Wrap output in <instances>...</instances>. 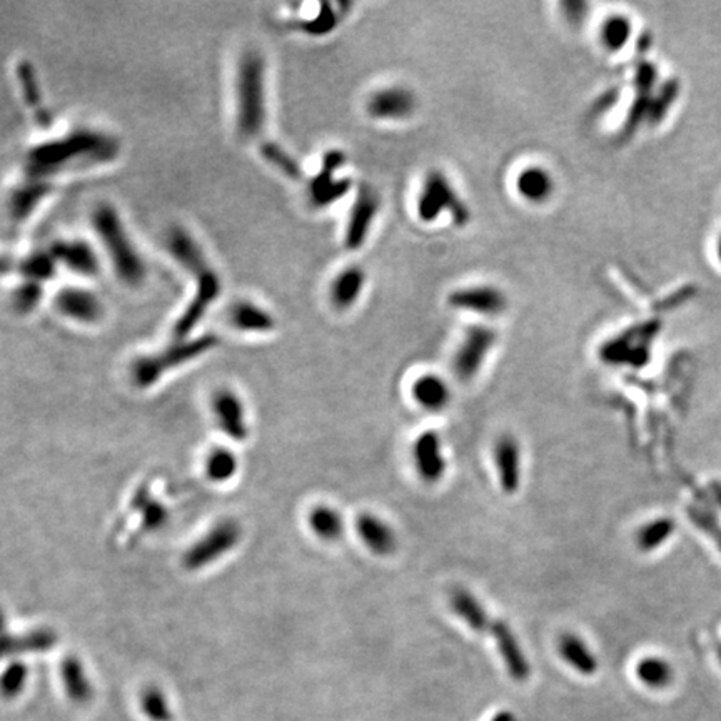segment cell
Returning a JSON list of instances; mask_svg holds the SVG:
<instances>
[{"mask_svg": "<svg viewBox=\"0 0 721 721\" xmlns=\"http://www.w3.org/2000/svg\"><path fill=\"white\" fill-rule=\"evenodd\" d=\"M266 64L261 54L249 50L236 74V127L242 139L259 136L266 124Z\"/></svg>", "mask_w": 721, "mask_h": 721, "instance_id": "2", "label": "cell"}, {"mask_svg": "<svg viewBox=\"0 0 721 721\" xmlns=\"http://www.w3.org/2000/svg\"><path fill=\"white\" fill-rule=\"evenodd\" d=\"M11 271H13V262H11V259L0 256V276L11 273Z\"/></svg>", "mask_w": 721, "mask_h": 721, "instance_id": "44", "label": "cell"}, {"mask_svg": "<svg viewBox=\"0 0 721 721\" xmlns=\"http://www.w3.org/2000/svg\"><path fill=\"white\" fill-rule=\"evenodd\" d=\"M55 304L64 316L74 319L77 323H98L104 314V306L100 299L88 289L79 287L63 289L55 299Z\"/></svg>", "mask_w": 721, "mask_h": 721, "instance_id": "18", "label": "cell"}, {"mask_svg": "<svg viewBox=\"0 0 721 721\" xmlns=\"http://www.w3.org/2000/svg\"><path fill=\"white\" fill-rule=\"evenodd\" d=\"M52 191V186L47 181H38V179H27L24 182L13 187L7 208L13 221L21 223L25 221L32 212L36 211L38 204L46 199Z\"/></svg>", "mask_w": 721, "mask_h": 721, "instance_id": "21", "label": "cell"}, {"mask_svg": "<svg viewBox=\"0 0 721 721\" xmlns=\"http://www.w3.org/2000/svg\"><path fill=\"white\" fill-rule=\"evenodd\" d=\"M4 628H5V623H4V616H2V613H0V636L4 633Z\"/></svg>", "mask_w": 721, "mask_h": 721, "instance_id": "47", "label": "cell"}, {"mask_svg": "<svg viewBox=\"0 0 721 721\" xmlns=\"http://www.w3.org/2000/svg\"><path fill=\"white\" fill-rule=\"evenodd\" d=\"M57 264H64L69 271L82 276L99 273V259L96 252L84 241H57L49 249Z\"/></svg>", "mask_w": 721, "mask_h": 721, "instance_id": "20", "label": "cell"}, {"mask_svg": "<svg viewBox=\"0 0 721 721\" xmlns=\"http://www.w3.org/2000/svg\"><path fill=\"white\" fill-rule=\"evenodd\" d=\"M216 344H217V337L211 336V335L186 341L182 344H175L173 348L165 349L161 354L148 356V358L137 360L132 368V376L139 386L152 385L165 371L198 358L200 354L214 348Z\"/></svg>", "mask_w": 721, "mask_h": 721, "instance_id": "5", "label": "cell"}, {"mask_svg": "<svg viewBox=\"0 0 721 721\" xmlns=\"http://www.w3.org/2000/svg\"><path fill=\"white\" fill-rule=\"evenodd\" d=\"M449 608L466 626L476 633L486 634V628L491 622L489 613L483 603L464 588H454L449 593Z\"/></svg>", "mask_w": 721, "mask_h": 721, "instance_id": "23", "label": "cell"}, {"mask_svg": "<svg viewBox=\"0 0 721 721\" xmlns=\"http://www.w3.org/2000/svg\"><path fill=\"white\" fill-rule=\"evenodd\" d=\"M412 398L426 411L439 412L446 410L451 403V387L446 379L435 373L420 376L411 387Z\"/></svg>", "mask_w": 721, "mask_h": 721, "instance_id": "22", "label": "cell"}, {"mask_svg": "<svg viewBox=\"0 0 721 721\" xmlns=\"http://www.w3.org/2000/svg\"><path fill=\"white\" fill-rule=\"evenodd\" d=\"M237 461L231 451L217 449L208 460V473L214 481H225L236 473Z\"/></svg>", "mask_w": 721, "mask_h": 721, "instance_id": "37", "label": "cell"}, {"mask_svg": "<svg viewBox=\"0 0 721 721\" xmlns=\"http://www.w3.org/2000/svg\"><path fill=\"white\" fill-rule=\"evenodd\" d=\"M491 721H514V717L508 711H503V713H497L496 717Z\"/></svg>", "mask_w": 721, "mask_h": 721, "instance_id": "46", "label": "cell"}, {"mask_svg": "<svg viewBox=\"0 0 721 721\" xmlns=\"http://www.w3.org/2000/svg\"><path fill=\"white\" fill-rule=\"evenodd\" d=\"M585 4L583 2H564L563 4V9H564V17L570 21V24H580L581 21H583V17H585L586 9L585 7L583 11H578V9H581Z\"/></svg>", "mask_w": 721, "mask_h": 721, "instance_id": "43", "label": "cell"}, {"mask_svg": "<svg viewBox=\"0 0 721 721\" xmlns=\"http://www.w3.org/2000/svg\"><path fill=\"white\" fill-rule=\"evenodd\" d=\"M214 408L225 433L234 439H244L248 436L246 412L242 401L231 391H223L214 399Z\"/></svg>", "mask_w": 721, "mask_h": 721, "instance_id": "25", "label": "cell"}, {"mask_svg": "<svg viewBox=\"0 0 721 721\" xmlns=\"http://www.w3.org/2000/svg\"><path fill=\"white\" fill-rule=\"evenodd\" d=\"M412 461L424 483H439L446 474L443 441L436 431H424L412 445Z\"/></svg>", "mask_w": 721, "mask_h": 721, "instance_id": "11", "label": "cell"}, {"mask_svg": "<svg viewBox=\"0 0 721 721\" xmlns=\"http://www.w3.org/2000/svg\"><path fill=\"white\" fill-rule=\"evenodd\" d=\"M42 284L25 281L22 286L17 287L13 293V308L22 314L34 311L42 299Z\"/></svg>", "mask_w": 721, "mask_h": 721, "instance_id": "38", "label": "cell"}, {"mask_svg": "<svg viewBox=\"0 0 721 721\" xmlns=\"http://www.w3.org/2000/svg\"><path fill=\"white\" fill-rule=\"evenodd\" d=\"M676 531V524L672 518L661 516L641 524L634 533V545L641 553H655L665 547Z\"/></svg>", "mask_w": 721, "mask_h": 721, "instance_id": "30", "label": "cell"}, {"mask_svg": "<svg viewBox=\"0 0 721 721\" xmlns=\"http://www.w3.org/2000/svg\"><path fill=\"white\" fill-rule=\"evenodd\" d=\"M142 708L154 721H165L169 718V709L165 700L157 690H149L142 698Z\"/></svg>", "mask_w": 721, "mask_h": 721, "instance_id": "41", "label": "cell"}, {"mask_svg": "<svg viewBox=\"0 0 721 721\" xmlns=\"http://www.w3.org/2000/svg\"><path fill=\"white\" fill-rule=\"evenodd\" d=\"M514 189L524 202L533 204V206H541L553 198V194L556 191V182L547 167L531 164V165L522 167V171L516 174Z\"/></svg>", "mask_w": 721, "mask_h": 721, "instance_id": "17", "label": "cell"}, {"mask_svg": "<svg viewBox=\"0 0 721 721\" xmlns=\"http://www.w3.org/2000/svg\"><path fill=\"white\" fill-rule=\"evenodd\" d=\"M119 140L99 131L81 129L61 139L38 144L25 156L27 179L47 181L64 171L86 169L111 162L119 156Z\"/></svg>", "mask_w": 721, "mask_h": 721, "instance_id": "1", "label": "cell"}, {"mask_svg": "<svg viewBox=\"0 0 721 721\" xmlns=\"http://www.w3.org/2000/svg\"><path fill=\"white\" fill-rule=\"evenodd\" d=\"M418 109V98L404 86H386L374 90L366 100V113L381 123H399L412 117Z\"/></svg>", "mask_w": 721, "mask_h": 721, "instance_id": "10", "label": "cell"}, {"mask_svg": "<svg viewBox=\"0 0 721 721\" xmlns=\"http://www.w3.org/2000/svg\"><path fill=\"white\" fill-rule=\"evenodd\" d=\"M262 157L274 165L277 171L287 175L289 179H301V167L296 159H293L286 150L274 142H264L261 146Z\"/></svg>", "mask_w": 721, "mask_h": 721, "instance_id": "35", "label": "cell"}, {"mask_svg": "<svg viewBox=\"0 0 721 721\" xmlns=\"http://www.w3.org/2000/svg\"><path fill=\"white\" fill-rule=\"evenodd\" d=\"M634 674L638 682L645 684L649 690H665L674 680V670L668 659L661 658L657 655H649L638 659L634 665Z\"/></svg>", "mask_w": 721, "mask_h": 721, "instance_id": "29", "label": "cell"}, {"mask_svg": "<svg viewBox=\"0 0 721 721\" xmlns=\"http://www.w3.org/2000/svg\"><path fill=\"white\" fill-rule=\"evenodd\" d=\"M713 249H715V258H717V261H718V264L721 266V233L717 236V239H715V246H713Z\"/></svg>", "mask_w": 721, "mask_h": 721, "instance_id": "45", "label": "cell"}, {"mask_svg": "<svg viewBox=\"0 0 721 721\" xmlns=\"http://www.w3.org/2000/svg\"><path fill=\"white\" fill-rule=\"evenodd\" d=\"M19 271L24 276L25 281L42 284L57 271V261L50 250H36L21 262Z\"/></svg>", "mask_w": 721, "mask_h": 721, "instance_id": "33", "label": "cell"}, {"mask_svg": "<svg viewBox=\"0 0 721 721\" xmlns=\"http://www.w3.org/2000/svg\"><path fill=\"white\" fill-rule=\"evenodd\" d=\"M499 486L506 495H514L522 478V448L513 435L499 436L493 448Z\"/></svg>", "mask_w": 721, "mask_h": 721, "instance_id": "15", "label": "cell"}, {"mask_svg": "<svg viewBox=\"0 0 721 721\" xmlns=\"http://www.w3.org/2000/svg\"><path fill=\"white\" fill-rule=\"evenodd\" d=\"M344 164H346V154H344L343 150L333 149L324 154L323 167H321V169L336 174L337 171H339Z\"/></svg>", "mask_w": 721, "mask_h": 721, "instance_id": "42", "label": "cell"}, {"mask_svg": "<svg viewBox=\"0 0 721 721\" xmlns=\"http://www.w3.org/2000/svg\"><path fill=\"white\" fill-rule=\"evenodd\" d=\"M231 323L246 333H271L276 326V319L271 312L262 310L261 306L249 301H241L231 310Z\"/></svg>", "mask_w": 721, "mask_h": 721, "instance_id": "28", "label": "cell"}, {"mask_svg": "<svg viewBox=\"0 0 721 721\" xmlns=\"http://www.w3.org/2000/svg\"><path fill=\"white\" fill-rule=\"evenodd\" d=\"M368 276L360 266H346L329 284V302L336 311H349L360 301Z\"/></svg>", "mask_w": 721, "mask_h": 721, "instance_id": "19", "label": "cell"}, {"mask_svg": "<svg viewBox=\"0 0 721 721\" xmlns=\"http://www.w3.org/2000/svg\"><path fill=\"white\" fill-rule=\"evenodd\" d=\"M356 531L360 541L376 556H391L398 549V536L389 522L373 513H360L356 518Z\"/></svg>", "mask_w": 721, "mask_h": 721, "instance_id": "16", "label": "cell"}, {"mask_svg": "<svg viewBox=\"0 0 721 721\" xmlns=\"http://www.w3.org/2000/svg\"><path fill=\"white\" fill-rule=\"evenodd\" d=\"M496 341V331L486 324H474L464 331L451 362L453 373L461 383H470L479 374Z\"/></svg>", "mask_w": 721, "mask_h": 721, "instance_id": "7", "label": "cell"}, {"mask_svg": "<svg viewBox=\"0 0 721 721\" xmlns=\"http://www.w3.org/2000/svg\"><path fill=\"white\" fill-rule=\"evenodd\" d=\"M445 212L460 227L470 225L471 221L470 208L461 199L448 175L439 169H431L424 175L423 184L416 199V216L424 225H431Z\"/></svg>", "mask_w": 721, "mask_h": 721, "instance_id": "4", "label": "cell"}, {"mask_svg": "<svg viewBox=\"0 0 721 721\" xmlns=\"http://www.w3.org/2000/svg\"><path fill=\"white\" fill-rule=\"evenodd\" d=\"M27 678V668L21 663L11 665L0 676V693L2 697L13 698L24 688Z\"/></svg>", "mask_w": 721, "mask_h": 721, "instance_id": "39", "label": "cell"}, {"mask_svg": "<svg viewBox=\"0 0 721 721\" xmlns=\"http://www.w3.org/2000/svg\"><path fill=\"white\" fill-rule=\"evenodd\" d=\"M633 30V21L626 13H609L599 24L598 38L606 52L618 54L632 42Z\"/></svg>", "mask_w": 721, "mask_h": 721, "instance_id": "26", "label": "cell"}, {"mask_svg": "<svg viewBox=\"0 0 721 721\" xmlns=\"http://www.w3.org/2000/svg\"><path fill=\"white\" fill-rule=\"evenodd\" d=\"M379 209H381V198L376 192V189L371 186L358 187L344 227V248L358 250L366 244Z\"/></svg>", "mask_w": 721, "mask_h": 721, "instance_id": "8", "label": "cell"}, {"mask_svg": "<svg viewBox=\"0 0 721 721\" xmlns=\"http://www.w3.org/2000/svg\"><path fill=\"white\" fill-rule=\"evenodd\" d=\"M486 634H489L495 640L497 651L501 655V659L505 661V666L510 673L511 678L516 682L528 680L530 672H531L530 663H528V658L522 651L516 634L513 633L510 624L496 620V618L495 620L491 618V622L486 628Z\"/></svg>", "mask_w": 721, "mask_h": 721, "instance_id": "13", "label": "cell"}, {"mask_svg": "<svg viewBox=\"0 0 721 721\" xmlns=\"http://www.w3.org/2000/svg\"><path fill=\"white\" fill-rule=\"evenodd\" d=\"M351 187V179H339L335 173L321 169L310 182V199L316 208H327L343 199Z\"/></svg>", "mask_w": 721, "mask_h": 721, "instance_id": "27", "label": "cell"}, {"mask_svg": "<svg viewBox=\"0 0 721 721\" xmlns=\"http://www.w3.org/2000/svg\"><path fill=\"white\" fill-rule=\"evenodd\" d=\"M558 653L574 672L591 676L598 672V659L585 640L576 633L561 634Z\"/></svg>", "mask_w": 721, "mask_h": 721, "instance_id": "24", "label": "cell"}, {"mask_svg": "<svg viewBox=\"0 0 721 721\" xmlns=\"http://www.w3.org/2000/svg\"><path fill=\"white\" fill-rule=\"evenodd\" d=\"M339 22V15L333 9L331 4H323L319 7V13H316L312 19H306L301 22V29L311 36H326L331 30L336 29Z\"/></svg>", "mask_w": 721, "mask_h": 721, "instance_id": "36", "label": "cell"}, {"mask_svg": "<svg viewBox=\"0 0 721 721\" xmlns=\"http://www.w3.org/2000/svg\"><path fill=\"white\" fill-rule=\"evenodd\" d=\"M454 311L471 312L483 318H495L508 310L505 291L491 284H471L451 291L446 299Z\"/></svg>", "mask_w": 721, "mask_h": 721, "instance_id": "9", "label": "cell"}, {"mask_svg": "<svg viewBox=\"0 0 721 721\" xmlns=\"http://www.w3.org/2000/svg\"><path fill=\"white\" fill-rule=\"evenodd\" d=\"M241 539V528L237 522H227L212 530L208 538H204L186 555V566L191 570H198L206 564L217 560L225 551L236 547Z\"/></svg>", "mask_w": 721, "mask_h": 721, "instance_id": "12", "label": "cell"}, {"mask_svg": "<svg viewBox=\"0 0 721 721\" xmlns=\"http://www.w3.org/2000/svg\"><path fill=\"white\" fill-rule=\"evenodd\" d=\"M92 221L111 256L117 277L129 286H139L146 277V264L127 236L117 211L109 204H102L94 212Z\"/></svg>", "mask_w": 721, "mask_h": 721, "instance_id": "3", "label": "cell"}, {"mask_svg": "<svg viewBox=\"0 0 721 721\" xmlns=\"http://www.w3.org/2000/svg\"><path fill=\"white\" fill-rule=\"evenodd\" d=\"M655 336V324L634 326L608 339L599 349V358L611 366L643 368L651 356V341Z\"/></svg>", "mask_w": 721, "mask_h": 721, "instance_id": "6", "label": "cell"}, {"mask_svg": "<svg viewBox=\"0 0 721 721\" xmlns=\"http://www.w3.org/2000/svg\"><path fill=\"white\" fill-rule=\"evenodd\" d=\"M310 526L314 535L327 543H336L344 535V520L341 513L327 505H319L310 513Z\"/></svg>", "mask_w": 721, "mask_h": 721, "instance_id": "32", "label": "cell"}, {"mask_svg": "<svg viewBox=\"0 0 721 721\" xmlns=\"http://www.w3.org/2000/svg\"><path fill=\"white\" fill-rule=\"evenodd\" d=\"M167 248L175 261L184 266L189 273L194 276L196 284H200L216 276V271L206 261L202 250L194 237L182 227H173L167 236Z\"/></svg>", "mask_w": 721, "mask_h": 721, "instance_id": "14", "label": "cell"}, {"mask_svg": "<svg viewBox=\"0 0 721 721\" xmlns=\"http://www.w3.org/2000/svg\"><path fill=\"white\" fill-rule=\"evenodd\" d=\"M63 680L67 695L75 701H88L90 698V684L77 659H67L63 665Z\"/></svg>", "mask_w": 721, "mask_h": 721, "instance_id": "34", "label": "cell"}, {"mask_svg": "<svg viewBox=\"0 0 721 721\" xmlns=\"http://www.w3.org/2000/svg\"><path fill=\"white\" fill-rule=\"evenodd\" d=\"M52 643V636L47 633L34 634L32 638H24V640H11V638H2L0 636V658L9 653V651H15V649H38V648H47Z\"/></svg>", "mask_w": 721, "mask_h": 721, "instance_id": "40", "label": "cell"}, {"mask_svg": "<svg viewBox=\"0 0 721 721\" xmlns=\"http://www.w3.org/2000/svg\"><path fill=\"white\" fill-rule=\"evenodd\" d=\"M17 79H19V86L22 90L25 104L34 111V115L38 119V123L44 127L50 124V114L44 100H42V94H40V88H38V77L34 72L32 64L22 61L17 67Z\"/></svg>", "mask_w": 721, "mask_h": 721, "instance_id": "31", "label": "cell"}]
</instances>
